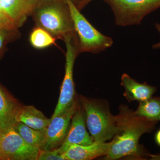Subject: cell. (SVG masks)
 I'll use <instances>...</instances> for the list:
<instances>
[{
	"instance_id": "cell-13",
	"label": "cell",
	"mask_w": 160,
	"mask_h": 160,
	"mask_svg": "<svg viewBox=\"0 0 160 160\" xmlns=\"http://www.w3.org/2000/svg\"><path fill=\"white\" fill-rule=\"evenodd\" d=\"M121 86L125 89L124 96L129 102L133 101L142 102L152 97L157 91L156 87L136 82L126 73L121 77Z\"/></svg>"
},
{
	"instance_id": "cell-20",
	"label": "cell",
	"mask_w": 160,
	"mask_h": 160,
	"mask_svg": "<svg viewBox=\"0 0 160 160\" xmlns=\"http://www.w3.org/2000/svg\"><path fill=\"white\" fill-rule=\"evenodd\" d=\"M37 160H65L57 149L51 150H40Z\"/></svg>"
},
{
	"instance_id": "cell-10",
	"label": "cell",
	"mask_w": 160,
	"mask_h": 160,
	"mask_svg": "<svg viewBox=\"0 0 160 160\" xmlns=\"http://www.w3.org/2000/svg\"><path fill=\"white\" fill-rule=\"evenodd\" d=\"M23 105L0 84V133L14 128Z\"/></svg>"
},
{
	"instance_id": "cell-11",
	"label": "cell",
	"mask_w": 160,
	"mask_h": 160,
	"mask_svg": "<svg viewBox=\"0 0 160 160\" xmlns=\"http://www.w3.org/2000/svg\"><path fill=\"white\" fill-rule=\"evenodd\" d=\"M41 3L40 0H1L2 8L19 28Z\"/></svg>"
},
{
	"instance_id": "cell-9",
	"label": "cell",
	"mask_w": 160,
	"mask_h": 160,
	"mask_svg": "<svg viewBox=\"0 0 160 160\" xmlns=\"http://www.w3.org/2000/svg\"><path fill=\"white\" fill-rule=\"evenodd\" d=\"M86 119L84 109L79 101L78 108L71 119L66 137L58 152L62 154L71 145H89L94 142L86 128Z\"/></svg>"
},
{
	"instance_id": "cell-8",
	"label": "cell",
	"mask_w": 160,
	"mask_h": 160,
	"mask_svg": "<svg viewBox=\"0 0 160 160\" xmlns=\"http://www.w3.org/2000/svg\"><path fill=\"white\" fill-rule=\"evenodd\" d=\"M78 103V98L77 97L72 105L64 112L51 118V122L46 129L45 140L41 150H53L62 146Z\"/></svg>"
},
{
	"instance_id": "cell-7",
	"label": "cell",
	"mask_w": 160,
	"mask_h": 160,
	"mask_svg": "<svg viewBox=\"0 0 160 160\" xmlns=\"http://www.w3.org/2000/svg\"><path fill=\"white\" fill-rule=\"evenodd\" d=\"M39 151L26 143L14 128L0 133L1 160H37Z\"/></svg>"
},
{
	"instance_id": "cell-12",
	"label": "cell",
	"mask_w": 160,
	"mask_h": 160,
	"mask_svg": "<svg viewBox=\"0 0 160 160\" xmlns=\"http://www.w3.org/2000/svg\"><path fill=\"white\" fill-rule=\"evenodd\" d=\"M109 142H94L89 145H71L62 156L65 160H91L106 156Z\"/></svg>"
},
{
	"instance_id": "cell-5",
	"label": "cell",
	"mask_w": 160,
	"mask_h": 160,
	"mask_svg": "<svg viewBox=\"0 0 160 160\" xmlns=\"http://www.w3.org/2000/svg\"><path fill=\"white\" fill-rule=\"evenodd\" d=\"M111 8L116 25H139L144 18L160 8V0H104Z\"/></svg>"
},
{
	"instance_id": "cell-22",
	"label": "cell",
	"mask_w": 160,
	"mask_h": 160,
	"mask_svg": "<svg viewBox=\"0 0 160 160\" xmlns=\"http://www.w3.org/2000/svg\"><path fill=\"white\" fill-rule=\"evenodd\" d=\"M155 27L156 29L157 30L158 32L160 34V24L159 23H156L155 24ZM152 48L153 49H160V42L157 43L153 44L152 46Z\"/></svg>"
},
{
	"instance_id": "cell-3",
	"label": "cell",
	"mask_w": 160,
	"mask_h": 160,
	"mask_svg": "<svg viewBox=\"0 0 160 160\" xmlns=\"http://www.w3.org/2000/svg\"><path fill=\"white\" fill-rule=\"evenodd\" d=\"M65 1L68 5L78 36L80 53L86 52L98 54L112 46V39L95 29L81 13L72 0Z\"/></svg>"
},
{
	"instance_id": "cell-2",
	"label": "cell",
	"mask_w": 160,
	"mask_h": 160,
	"mask_svg": "<svg viewBox=\"0 0 160 160\" xmlns=\"http://www.w3.org/2000/svg\"><path fill=\"white\" fill-rule=\"evenodd\" d=\"M86 115V124L95 142H105L112 139L118 131L116 116L112 114L109 106L103 100L78 97Z\"/></svg>"
},
{
	"instance_id": "cell-26",
	"label": "cell",
	"mask_w": 160,
	"mask_h": 160,
	"mask_svg": "<svg viewBox=\"0 0 160 160\" xmlns=\"http://www.w3.org/2000/svg\"><path fill=\"white\" fill-rule=\"evenodd\" d=\"M0 160H1V159H0Z\"/></svg>"
},
{
	"instance_id": "cell-1",
	"label": "cell",
	"mask_w": 160,
	"mask_h": 160,
	"mask_svg": "<svg viewBox=\"0 0 160 160\" xmlns=\"http://www.w3.org/2000/svg\"><path fill=\"white\" fill-rule=\"evenodd\" d=\"M116 116L118 131L110 142L108 153L104 160H115L126 157L143 159L149 157L139 144L141 137L155 129L158 122L140 117L128 106L122 105Z\"/></svg>"
},
{
	"instance_id": "cell-21",
	"label": "cell",
	"mask_w": 160,
	"mask_h": 160,
	"mask_svg": "<svg viewBox=\"0 0 160 160\" xmlns=\"http://www.w3.org/2000/svg\"><path fill=\"white\" fill-rule=\"evenodd\" d=\"M93 0H80L77 5H76L77 7L79 10H81L85 8L87 5H88L89 3L91 2Z\"/></svg>"
},
{
	"instance_id": "cell-14",
	"label": "cell",
	"mask_w": 160,
	"mask_h": 160,
	"mask_svg": "<svg viewBox=\"0 0 160 160\" xmlns=\"http://www.w3.org/2000/svg\"><path fill=\"white\" fill-rule=\"evenodd\" d=\"M42 112L32 106H22L18 115V122L36 130L46 129L51 122Z\"/></svg>"
},
{
	"instance_id": "cell-15",
	"label": "cell",
	"mask_w": 160,
	"mask_h": 160,
	"mask_svg": "<svg viewBox=\"0 0 160 160\" xmlns=\"http://www.w3.org/2000/svg\"><path fill=\"white\" fill-rule=\"evenodd\" d=\"M14 129L26 143L41 150L45 140L46 129L36 130L19 122Z\"/></svg>"
},
{
	"instance_id": "cell-19",
	"label": "cell",
	"mask_w": 160,
	"mask_h": 160,
	"mask_svg": "<svg viewBox=\"0 0 160 160\" xmlns=\"http://www.w3.org/2000/svg\"><path fill=\"white\" fill-rule=\"evenodd\" d=\"M18 34L17 30H7L0 29V58L2 57L6 45Z\"/></svg>"
},
{
	"instance_id": "cell-25",
	"label": "cell",
	"mask_w": 160,
	"mask_h": 160,
	"mask_svg": "<svg viewBox=\"0 0 160 160\" xmlns=\"http://www.w3.org/2000/svg\"><path fill=\"white\" fill-rule=\"evenodd\" d=\"M72 1H73V2L75 3V2H76V0H72Z\"/></svg>"
},
{
	"instance_id": "cell-17",
	"label": "cell",
	"mask_w": 160,
	"mask_h": 160,
	"mask_svg": "<svg viewBox=\"0 0 160 160\" xmlns=\"http://www.w3.org/2000/svg\"><path fill=\"white\" fill-rule=\"evenodd\" d=\"M56 39L49 32L38 26L32 29L29 37L31 46L37 49H43L55 45Z\"/></svg>"
},
{
	"instance_id": "cell-6",
	"label": "cell",
	"mask_w": 160,
	"mask_h": 160,
	"mask_svg": "<svg viewBox=\"0 0 160 160\" xmlns=\"http://www.w3.org/2000/svg\"><path fill=\"white\" fill-rule=\"evenodd\" d=\"M63 41L66 44V49L65 76L61 86L57 105L51 118L64 112L72 105L78 97L76 94L73 78L75 61L80 54L76 33L67 36Z\"/></svg>"
},
{
	"instance_id": "cell-23",
	"label": "cell",
	"mask_w": 160,
	"mask_h": 160,
	"mask_svg": "<svg viewBox=\"0 0 160 160\" xmlns=\"http://www.w3.org/2000/svg\"><path fill=\"white\" fill-rule=\"evenodd\" d=\"M155 139L157 145L160 146V129L157 132L155 137Z\"/></svg>"
},
{
	"instance_id": "cell-16",
	"label": "cell",
	"mask_w": 160,
	"mask_h": 160,
	"mask_svg": "<svg viewBox=\"0 0 160 160\" xmlns=\"http://www.w3.org/2000/svg\"><path fill=\"white\" fill-rule=\"evenodd\" d=\"M135 114L140 117L146 118L152 121H160V97H152L140 102Z\"/></svg>"
},
{
	"instance_id": "cell-18",
	"label": "cell",
	"mask_w": 160,
	"mask_h": 160,
	"mask_svg": "<svg viewBox=\"0 0 160 160\" xmlns=\"http://www.w3.org/2000/svg\"><path fill=\"white\" fill-rule=\"evenodd\" d=\"M0 29L7 30H17L14 22L2 8L0 0Z\"/></svg>"
},
{
	"instance_id": "cell-24",
	"label": "cell",
	"mask_w": 160,
	"mask_h": 160,
	"mask_svg": "<svg viewBox=\"0 0 160 160\" xmlns=\"http://www.w3.org/2000/svg\"><path fill=\"white\" fill-rule=\"evenodd\" d=\"M150 159L151 160H160V153L157 154L149 155Z\"/></svg>"
},
{
	"instance_id": "cell-4",
	"label": "cell",
	"mask_w": 160,
	"mask_h": 160,
	"mask_svg": "<svg viewBox=\"0 0 160 160\" xmlns=\"http://www.w3.org/2000/svg\"><path fill=\"white\" fill-rule=\"evenodd\" d=\"M38 26L49 32L56 38L62 40L75 32L67 4L65 6L51 2L41 3L32 13Z\"/></svg>"
}]
</instances>
